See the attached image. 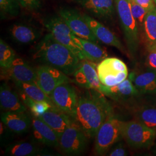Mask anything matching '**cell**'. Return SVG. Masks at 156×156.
I'll list each match as a JSON object with an SVG mask.
<instances>
[{
    "mask_svg": "<svg viewBox=\"0 0 156 156\" xmlns=\"http://www.w3.org/2000/svg\"><path fill=\"white\" fill-rule=\"evenodd\" d=\"M20 6L17 0H0L1 14H6L12 17L16 16L19 13Z\"/></svg>",
    "mask_w": 156,
    "mask_h": 156,
    "instance_id": "obj_30",
    "label": "cell"
},
{
    "mask_svg": "<svg viewBox=\"0 0 156 156\" xmlns=\"http://www.w3.org/2000/svg\"><path fill=\"white\" fill-rule=\"evenodd\" d=\"M50 97L56 108L73 119L79 96L72 85L69 83L59 85L51 92Z\"/></svg>",
    "mask_w": 156,
    "mask_h": 156,
    "instance_id": "obj_10",
    "label": "cell"
},
{
    "mask_svg": "<svg viewBox=\"0 0 156 156\" xmlns=\"http://www.w3.org/2000/svg\"><path fill=\"white\" fill-rule=\"evenodd\" d=\"M39 118L52 128L59 137L73 122L71 117L56 107L50 108Z\"/></svg>",
    "mask_w": 156,
    "mask_h": 156,
    "instance_id": "obj_19",
    "label": "cell"
},
{
    "mask_svg": "<svg viewBox=\"0 0 156 156\" xmlns=\"http://www.w3.org/2000/svg\"><path fill=\"white\" fill-rule=\"evenodd\" d=\"M22 8L30 11H37L41 8V0H17Z\"/></svg>",
    "mask_w": 156,
    "mask_h": 156,
    "instance_id": "obj_33",
    "label": "cell"
},
{
    "mask_svg": "<svg viewBox=\"0 0 156 156\" xmlns=\"http://www.w3.org/2000/svg\"><path fill=\"white\" fill-rule=\"evenodd\" d=\"M0 105L1 109L5 111L26 112L27 111V106L19 94L6 83H3L0 87Z\"/></svg>",
    "mask_w": 156,
    "mask_h": 156,
    "instance_id": "obj_18",
    "label": "cell"
},
{
    "mask_svg": "<svg viewBox=\"0 0 156 156\" xmlns=\"http://www.w3.org/2000/svg\"><path fill=\"white\" fill-rule=\"evenodd\" d=\"M149 48L150 52L147 57V64L151 68L156 71V46Z\"/></svg>",
    "mask_w": 156,
    "mask_h": 156,
    "instance_id": "obj_34",
    "label": "cell"
},
{
    "mask_svg": "<svg viewBox=\"0 0 156 156\" xmlns=\"http://www.w3.org/2000/svg\"><path fill=\"white\" fill-rule=\"evenodd\" d=\"M154 152H155V154H156V146H155V150H154Z\"/></svg>",
    "mask_w": 156,
    "mask_h": 156,
    "instance_id": "obj_37",
    "label": "cell"
},
{
    "mask_svg": "<svg viewBox=\"0 0 156 156\" xmlns=\"http://www.w3.org/2000/svg\"><path fill=\"white\" fill-rule=\"evenodd\" d=\"M19 94L23 103L30 109L34 117H39L50 108L56 107L53 104L47 101L34 100L22 91L19 90Z\"/></svg>",
    "mask_w": 156,
    "mask_h": 156,
    "instance_id": "obj_27",
    "label": "cell"
},
{
    "mask_svg": "<svg viewBox=\"0 0 156 156\" xmlns=\"http://www.w3.org/2000/svg\"><path fill=\"white\" fill-rule=\"evenodd\" d=\"M36 72L37 84L49 96L59 85L73 82L62 71L49 66L41 64L36 68Z\"/></svg>",
    "mask_w": 156,
    "mask_h": 156,
    "instance_id": "obj_9",
    "label": "cell"
},
{
    "mask_svg": "<svg viewBox=\"0 0 156 156\" xmlns=\"http://www.w3.org/2000/svg\"><path fill=\"white\" fill-rule=\"evenodd\" d=\"M128 155V150L123 142H118L112 147L106 156H126Z\"/></svg>",
    "mask_w": 156,
    "mask_h": 156,
    "instance_id": "obj_32",
    "label": "cell"
},
{
    "mask_svg": "<svg viewBox=\"0 0 156 156\" xmlns=\"http://www.w3.org/2000/svg\"><path fill=\"white\" fill-rule=\"evenodd\" d=\"M98 90H90L87 94L79 96L73 121L89 138H94L101 125L112 114L111 107Z\"/></svg>",
    "mask_w": 156,
    "mask_h": 156,
    "instance_id": "obj_1",
    "label": "cell"
},
{
    "mask_svg": "<svg viewBox=\"0 0 156 156\" xmlns=\"http://www.w3.org/2000/svg\"><path fill=\"white\" fill-rule=\"evenodd\" d=\"M58 15L77 37L98 43L99 40L90 28L83 15L78 11L69 8H62Z\"/></svg>",
    "mask_w": 156,
    "mask_h": 156,
    "instance_id": "obj_11",
    "label": "cell"
},
{
    "mask_svg": "<svg viewBox=\"0 0 156 156\" xmlns=\"http://www.w3.org/2000/svg\"><path fill=\"white\" fill-rule=\"evenodd\" d=\"M1 119L9 130L16 134L25 133L32 127V119L25 112H2Z\"/></svg>",
    "mask_w": 156,
    "mask_h": 156,
    "instance_id": "obj_17",
    "label": "cell"
},
{
    "mask_svg": "<svg viewBox=\"0 0 156 156\" xmlns=\"http://www.w3.org/2000/svg\"><path fill=\"white\" fill-rule=\"evenodd\" d=\"M155 4H156V1H155Z\"/></svg>",
    "mask_w": 156,
    "mask_h": 156,
    "instance_id": "obj_39",
    "label": "cell"
},
{
    "mask_svg": "<svg viewBox=\"0 0 156 156\" xmlns=\"http://www.w3.org/2000/svg\"><path fill=\"white\" fill-rule=\"evenodd\" d=\"M115 3L129 56L134 58L140 45L139 25L131 12L130 0H115Z\"/></svg>",
    "mask_w": 156,
    "mask_h": 156,
    "instance_id": "obj_3",
    "label": "cell"
},
{
    "mask_svg": "<svg viewBox=\"0 0 156 156\" xmlns=\"http://www.w3.org/2000/svg\"><path fill=\"white\" fill-rule=\"evenodd\" d=\"M154 2H155V1H156V0H154Z\"/></svg>",
    "mask_w": 156,
    "mask_h": 156,
    "instance_id": "obj_38",
    "label": "cell"
},
{
    "mask_svg": "<svg viewBox=\"0 0 156 156\" xmlns=\"http://www.w3.org/2000/svg\"><path fill=\"white\" fill-rule=\"evenodd\" d=\"M15 52L5 42L0 39V67L1 70L8 69L15 60Z\"/></svg>",
    "mask_w": 156,
    "mask_h": 156,
    "instance_id": "obj_29",
    "label": "cell"
},
{
    "mask_svg": "<svg viewBox=\"0 0 156 156\" xmlns=\"http://www.w3.org/2000/svg\"><path fill=\"white\" fill-rule=\"evenodd\" d=\"M136 120L156 130V105H144L135 112Z\"/></svg>",
    "mask_w": 156,
    "mask_h": 156,
    "instance_id": "obj_28",
    "label": "cell"
},
{
    "mask_svg": "<svg viewBox=\"0 0 156 156\" xmlns=\"http://www.w3.org/2000/svg\"><path fill=\"white\" fill-rule=\"evenodd\" d=\"M123 122L115 117L113 114L107 117L95 137V155H106L113 145L123 139L122 134Z\"/></svg>",
    "mask_w": 156,
    "mask_h": 156,
    "instance_id": "obj_4",
    "label": "cell"
},
{
    "mask_svg": "<svg viewBox=\"0 0 156 156\" xmlns=\"http://www.w3.org/2000/svg\"><path fill=\"white\" fill-rule=\"evenodd\" d=\"M97 69L101 83L109 87L120 83L128 76L126 64L115 57L105 58L98 63Z\"/></svg>",
    "mask_w": 156,
    "mask_h": 156,
    "instance_id": "obj_8",
    "label": "cell"
},
{
    "mask_svg": "<svg viewBox=\"0 0 156 156\" xmlns=\"http://www.w3.org/2000/svg\"><path fill=\"white\" fill-rule=\"evenodd\" d=\"M122 134L128 146L134 149L147 148L154 144L156 138V130L136 119L123 122Z\"/></svg>",
    "mask_w": 156,
    "mask_h": 156,
    "instance_id": "obj_5",
    "label": "cell"
},
{
    "mask_svg": "<svg viewBox=\"0 0 156 156\" xmlns=\"http://www.w3.org/2000/svg\"><path fill=\"white\" fill-rule=\"evenodd\" d=\"M32 129L34 142L50 147L59 146V136L39 117L32 119Z\"/></svg>",
    "mask_w": 156,
    "mask_h": 156,
    "instance_id": "obj_15",
    "label": "cell"
},
{
    "mask_svg": "<svg viewBox=\"0 0 156 156\" xmlns=\"http://www.w3.org/2000/svg\"><path fill=\"white\" fill-rule=\"evenodd\" d=\"M154 105H156V98H155V100H154Z\"/></svg>",
    "mask_w": 156,
    "mask_h": 156,
    "instance_id": "obj_36",
    "label": "cell"
},
{
    "mask_svg": "<svg viewBox=\"0 0 156 156\" xmlns=\"http://www.w3.org/2000/svg\"><path fill=\"white\" fill-rule=\"evenodd\" d=\"M100 91L112 100L119 102H128L140 94L129 78L113 86L109 87L102 84Z\"/></svg>",
    "mask_w": 156,
    "mask_h": 156,
    "instance_id": "obj_14",
    "label": "cell"
},
{
    "mask_svg": "<svg viewBox=\"0 0 156 156\" xmlns=\"http://www.w3.org/2000/svg\"><path fill=\"white\" fill-rule=\"evenodd\" d=\"M78 4L95 16L110 19L115 14V0H76Z\"/></svg>",
    "mask_w": 156,
    "mask_h": 156,
    "instance_id": "obj_20",
    "label": "cell"
},
{
    "mask_svg": "<svg viewBox=\"0 0 156 156\" xmlns=\"http://www.w3.org/2000/svg\"><path fill=\"white\" fill-rule=\"evenodd\" d=\"M82 15L90 28L99 41L106 45L115 47L123 53L126 52L122 42L115 34L93 17L86 14Z\"/></svg>",
    "mask_w": 156,
    "mask_h": 156,
    "instance_id": "obj_16",
    "label": "cell"
},
{
    "mask_svg": "<svg viewBox=\"0 0 156 156\" xmlns=\"http://www.w3.org/2000/svg\"><path fill=\"white\" fill-rule=\"evenodd\" d=\"M1 77L11 79L13 82L37 84L36 68L20 58H16L8 69L1 70Z\"/></svg>",
    "mask_w": 156,
    "mask_h": 156,
    "instance_id": "obj_13",
    "label": "cell"
},
{
    "mask_svg": "<svg viewBox=\"0 0 156 156\" xmlns=\"http://www.w3.org/2000/svg\"><path fill=\"white\" fill-rule=\"evenodd\" d=\"M13 82L18 89L27 95L34 100L47 101L53 104L50 99V96L45 94V92L37 84L17 81Z\"/></svg>",
    "mask_w": 156,
    "mask_h": 156,
    "instance_id": "obj_26",
    "label": "cell"
},
{
    "mask_svg": "<svg viewBox=\"0 0 156 156\" xmlns=\"http://www.w3.org/2000/svg\"><path fill=\"white\" fill-rule=\"evenodd\" d=\"M33 58L41 64L47 65L71 76L77 69L81 60L66 46L58 42L49 33L35 46Z\"/></svg>",
    "mask_w": 156,
    "mask_h": 156,
    "instance_id": "obj_2",
    "label": "cell"
},
{
    "mask_svg": "<svg viewBox=\"0 0 156 156\" xmlns=\"http://www.w3.org/2000/svg\"><path fill=\"white\" fill-rule=\"evenodd\" d=\"M142 27L149 47L156 46V7L147 12Z\"/></svg>",
    "mask_w": 156,
    "mask_h": 156,
    "instance_id": "obj_25",
    "label": "cell"
},
{
    "mask_svg": "<svg viewBox=\"0 0 156 156\" xmlns=\"http://www.w3.org/2000/svg\"><path fill=\"white\" fill-rule=\"evenodd\" d=\"M89 139L82 129L73 121L61 135L58 147L66 155L78 156L87 149Z\"/></svg>",
    "mask_w": 156,
    "mask_h": 156,
    "instance_id": "obj_6",
    "label": "cell"
},
{
    "mask_svg": "<svg viewBox=\"0 0 156 156\" xmlns=\"http://www.w3.org/2000/svg\"><path fill=\"white\" fill-rule=\"evenodd\" d=\"M95 62L87 59L81 60L79 66L73 74L74 82L86 89L100 91L102 86Z\"/></svg>",
    "mask_w": 156,
    "mask_h": 156,
    "instance_id": "obj_12",
    "label": "cell"
},
{
    "mask_svg": "<svg viewBox=\"0 0 156 156\" xmlns=\"http://www.w3.org/2000/svg\"><path fill=\"white\" fill-rule=\"evenodd\" d=\"M130 5L133 16L136 22L138 23L139 26L142 27L143 26L145 16L148 11L144 7L136 3L133 0H130Z\"/></svg>",
    "mask_w": 156,
    "mask_h": 156,
    "instance_id": "obj_31",
    "label": "cell"
},
{
    "mask_svg": "<svg viewBox=\"0 0 156 156\" xmlns=\"http://www.w3.org/2000/svg\"><path fill=\"white\" fill-rule=\"evenodd\" d=\"M128 78L132 80L140 94H156V70L150 68L142 73H131Z\"/></svg>",
    "mask_w": 156,
    "mask_h": 156,
    "instance_id": "obj_22",
    "label": "cell"
},
{
    "mask_svg": "<svg viewBox=\"0 0 156 156\" xmlns=\"http://www.w3.org/2000/svg\"><path fill=\"white\" fill-rule=\"evenodd\" d=\"M136 3L139 4L145 8L147 11H150L154 8L156 6L154 5V0H133Z\"/></svg>",
    "mask_w": 156,
    "mask_h": 156,
    "instance_id": "obj_35",
    "label": "cell"
},
{
    "mask_svg": "<svg viewBox=\"0 0 156 156\" xmlns=\"http://www.w3.org/2000/svg\"><path fill=\"white\" fill-rule=\"evenodd\" d=\"M12 38L21 44H30L41 38L42 33L38 28L24 24H15L10 28Z\"/></svg>",
    "mask_w": 156,
    "mask_h": 156,
    "instance_id": "obj_24",
    "label": "cell"
},
{
    "mask_svg": "<svg viewBox=\"0 0 156 156\" xmlns=\"http://www.w3.org/2000/svg\"><path fill=\"white\" fill-rule=\"evenodd\" d=\"M74 42L78 45L86 59L95 63H99L107 58L106 50L97 43L89 40L83 39L76 35L73 37Z\"/></svg>",
    "mask_w": 156,
    "mask_h": 156,
    "instance_id": "obj_23",
    "label": "cell"
},
{
    "mask_svg": "<svg viewBox=\"0 0 156 156\" xmlns=\"http://www.w3.org/2000/svg\"><path fill=\"white\" fill-rule=\"evenodd\" d=\"M43 24L58 42L66 46L81 60H86L82 51L73 41L76 35L60 16H53L44 19Z\"/></svg>",
    "mask_w": 156,
    "mask_h": 156,
    "instance_id": "obj_7",
    "label": "cell"
},
{
    "mask_svg": "<svg viewBox=\"0 0 156 156\" xmlns=\"http://www.w3.org/2000/svg\"><path fill=\"white\" fill-rule=\"evenodd\" d=\"M35 142L21 141L8 146L6 148V155L13 156H54V153L41 148Z\"/></svg>",
    "mask_w": 156,
    "mask_h": 156,
    "instance_id": "obj_21",
    "label": "cell"
}]
</instances>
